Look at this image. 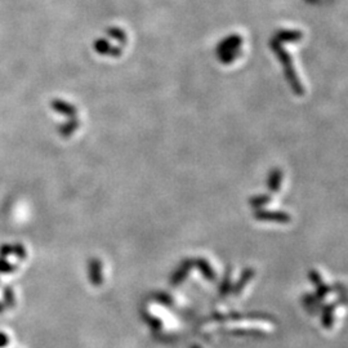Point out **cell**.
Masks as SVG:
<instances>
[{"label":"cell","mask_w":348,"mask_h":348,"mask_svg":"<svg viewBox=\"0 0 348 348\" xmlns=\"http://www.w3.org/2000/svg\"><path fill=\"white\" fill-rule=\"evenodd\" d=\"M111 45L109 41L103 40V39H99V40H95L94 43V49L98 52L99 55H110L111 51Z\"/></svg>","instance_id":"6da1fadb"},{"label":"cell","mask_w":348,"mask_h":348,"mask_svg":"<svg viewBox=\"0 0 348 348\" xmlns=\"http://www.w3.org/2000/svg\"><path fill=\"white\" fill-rule=\"evenodd\" d=\"M53 107H55V110L63 111V112H67V114H71L73 111V107L69 106L67 103L61 102V101H55V102H53Z\"/></svg>","instance_id":"3957f363"},{"label":"cell","mask_w":348,"mask_h":348,"mask_svg":"<svg viewBox=\"0 0 348 348\" xmlns=\"http://www.w3.org/2000/svg\"><path fill=\"white\" fill-rule=\"evenodd\" d=\"M107 34L110 35L111 37H114L115 40L120 41L121 44H124L127 41V35L121 29H117V27H111V29L107 30Z\"/></svg>","instance_id":"7a4b0ae2"}]
</instances>
